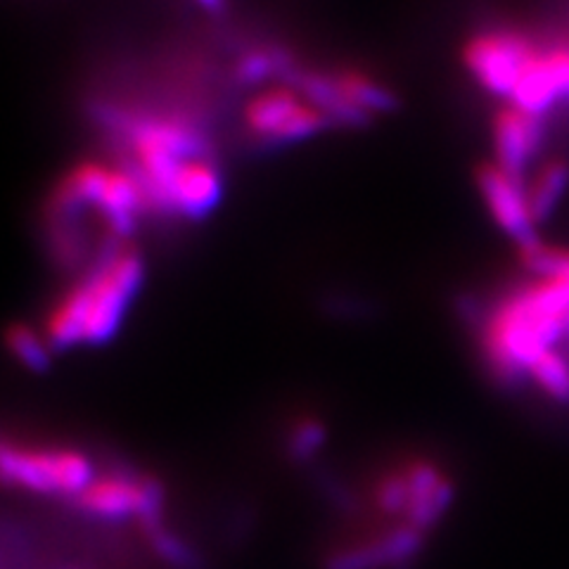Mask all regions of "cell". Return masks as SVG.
Here are the masks:
<instances>
[{"label": "cell", "mask_w": 569, "mask_h": 569, "mask_svg": "<svg viewBox=\"0 0 569 569\" xmlns=\"http://www.w3.org/2000/svg\"><path fill=\"white\" fill-rule=\"evenodd\" d=\"M6 347L17 361L31 370H43L50 363V342L29 326H14L6 332Z\"/></svg>", "instance_id": "8"}, {"label": "cell", "mask_w": 569, "mask_h": 569, "mask_svg": "<svg viewBox=\"0 0 569 569\" xmlns=\"http://www.w3.org/2000/svg\"><path fill=\"white\" fill-rule=\"evenodd\" d=\"M146 276L133 244H112L58 299L46 320L50 347L107 342L121 326Z\"/></svg>", "instance_id": "3"}, {"label": "cell", "mask_w": 569, "mask_h": 569, "mask_svg": "<svg viewBox=\"0 0 569 569\" xmlns=\"http://www.w3.org/2000/svg\"><path fill=\"white\" fill-rule=\"evenodd\" d=\"M194 3H198L200 8H204L207 12H219V10H223L226 0H194Z\"/></svg>", "instance_id": "10"}, {"label": "cell", "mask_w": 569, "mask_h": 569, "mask_svg": "<svg viewBox=\"0 0 569 569\" xmlns=\"http://www.w3.org/2000/svg\"><path fill=\"white\" fill-rule=\"evenodd\" d=\"M96 472L88 453L69 443L0 437V487L69 503Z\"/></svg>", "instance_id": "4"}, {"label": "cell", "mask_w": 569, "mask_h": 569, "mask_svg": "<svg viewBox=\"0 0 569 569\" xmlns=\"http://www.w3.org/2000/svg\"><path fill=\"white\" fill-rule=\"evenodd\" d=\"M462 60L501 107L546 121L569 107V33L493 24L472 36Z\"/></svg>", "instance_id": "2"}, {"label": "cell", "mask_w": 569, "mask_h": 569, "mask_svg": "<svg viewBox=\"0 0 569 569\" xmlns=\"http://www.w3.org/2000/svg\"><path fill=\"white\" fill-rule=\"evenodd\" d=\"M477 186L493 213V221L518 242L520 249L539 242V221L533 217L527 190L518 181H512L510 176L489 162L477 171Z\"/></svg>", "instance_id": "7"}, {"label": "cell", "mask_w": 569, "mask_h": 569, "mask_svg": "<svg viewBox=\"0 0 569 569\" xmlns=\"http://www.w3.org/2000/svg\"><path fill=\"white\" fill-rule=\"evenodd\" d=\"M69 506L83 518L102 522L138 520L142 527L162 518L164 489L152 475L114 468L96 472Z\"/></svg>", "instance_id": "5"}, {"label": "cell", "mask_w": 569, "mask_h": 569, "mask_svg": "<svg viewBox=\"0 0 569 569\" xmlns=\"http://www.w3.org/2000/svg\"><path fill=\"white\" fill-rule=\"evenodd\" d=\"M323 435H326L323 425H320L316 418H301L290 427L288 449L299 458H307L320 447V443H323Z\"/></svg>", "instance_id": "9"}, {"label": "cell", "mask_w": 569, "mask_h": 569, "mask_svg": "<svg viewBox=\"0 0 569 569\" xmlns=\"http://www.w3.org/2000/svg\"><path fill=\"white\" fill-rule=\"evenodd\" d=\"M525 276L475 311L479 353L508 389L533 387L569 403V249H522Z\"/></svg>", "instance_id": "1"}, {"label": "cell", "mask_w": 569, "mask_h": 569, "mask_svg": "<svg viewBox=\"0 0 569 569\" xmlns=\"http://www.w3.org/2000/svg\"><path fill=\"white\" fill-rule=\"evenodd\" d=\"M330 117L297 83L273 86L244 107V127L263 142H295L330 127Z\"/></svg>", "instance_id": "6"}]
</instances>
